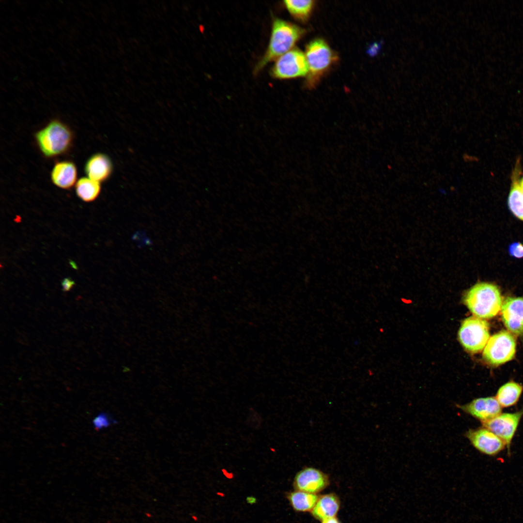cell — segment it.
<instances>
[{
    "instance_id": "cell-2",
    "label": "cell",
    "mask_w": 523,
    "mask_h": 523,
    "mask_svg": "<svg viewBox=\"0 0 523 523\" xmlns=\"http://www.w3.org/2000/svg\"><path fill=\"white\" fill-rule=\"evenodd\" d=\"M34 139L43 156L52 158L69 151L73 145L74 135L66 124L53 119L36 132Z\"/></svg>"
},
{
    "instance_id": "cell-5",
    "label": "cell",
    "mask_w": 523,
    "mask_h": 523,
    "mask_svg": "<svg viewBox=\"0 0 523 523\" xmlns=\"http://www.w3.org/2000/svg\"><path fill=\"white\" fill-rule=\"evenodd\" d=\"M458 337L462 346L471 353L481 351L489 338V327L486 321L477 317H470L461 323Z\"/></svg>"
},
{
    "instance_id": "cell-7",
    "label": "cell",
    "mask_w": 523,
    "mask_h": 523,
    "mask_svg": "<svg viewBox=\"0 0 523 523\" xmlns=\"http://www.w3.org/2000/svg\"><path fill=\"white\" fill-rule=\"evenodd\" d=\"M308 67L305 54L292 49L277 59L271 68V75L279 79H289L307 75Z\"/></svg>"
},
{
    "instance_id": "cell-6",
    "label": "cell",
    "mask_w": 523,
    "mask_h": 523,
    "mask_svg": "<svg viewBox=\"0 0 523 523\" xmlns=\"http://www.w3.org/2000/svg\"><path fill=\"white\" fill-rule=\"evenodd\" d=\"M516 341L509 332L502 330L489 338L483 353L485 361L492 365L505 363L514 356Z\"/></svg>"
},
{
    "instance_id": "cell-14",
    "label": "cell",
    "mask_w": 523,
    "mask_h": 523,
    "mask_svg": "<svg viewBox=\"0 0 523 523\" xmlns=\"http://www.w3.org/2000/svg\"><path fill=\"white\" fill-rule=\"evenodd\" d=\"M77 170L75 164L69 160L56 162L50 173L51 182L63 189L72 188L77 182Z\"/></svg>"
},
{
    "instance_id": "cell-25",
    "label": "cell",
    "mask_w": 523,
    "mask_h": 523,
    "mask_svg": "<svg viewBox=\"0 0 523 523\" xmlns=\"http://www.w3.org/2000/svg\"><path fill=\"white\" fill-rule=\"evenodd\" d=\"M519 186L522 192L523 193V177L519 180Z\"/></svg>"
},
{
    "instance_id": "cell-18",
    "label": "cell",
    "mask_w": 523,
    "mask_h": 523,
    "mask_svg": "<svg viewBox=\"0 0 523 523\" xmlns=\"http://www.w3.org/2000/svg\"><path fill=\"white\" fill-rule=\"evenodd\" d=\"M319 495L295 490L287 494V498L292 508L298 512H311L314 507Z\"/></svg>"
},
{
    "instance_id": "cell-12",
    "label": "cell",
    "mask_w": 523,
    "mask_h": 523,
    "mask_svg": "<svg viewBox=\"0 0 523 523\" xmlns=\"http://www.w3.org/2000/svg\"><path fill=\"white\" fill-rule=\"evenodd\" d=\"M458 407L481 422L493 418L502 412V407L493 397L476 399Z\"/></svg>"
},
{
    "instance_id": "cell-3",
    "label": "cell",
    "mask_w": 523,
    "mask_h": 523,
    "mask_svg": "<svg viewBox=\"0 0 523 523\" xmlns=\"http://www.w3.org/2000/svg\"><path fill=\"white\" fill-rule=\"evenodd\" d=\"M465 305L476 316L489 319L497 314L502 305L498 288L494 284L479 282L470 288L465 293Z\"/></svg>"
},
{
    "instance_id": "cell-17",
    "label": "cell",
    "mask_w": 523,
    "mask_h": 523,
    "mask_svg": "<svg viewBox=\"0 0 523 523\" xmlns=\"http://www.w3.org/2000/svg\"><path fill=\"white\" fill-rule=\"evenodd\" d=\"M523 390V387L522 385L510 381L499 388L495 398L502 407H509L517 403Z\"/></svg>"
},
{
    "instance_id": "cell-8",
    "label": "cell",
    "mask_w": 523,
    "mask_h": 523,
    "mask_svg": "<svg viewBox=\"0 0 523 523\" xmlns=\"http://www.w3.org/2000/svg\"><path fill=\"white\" fill-rule=\"evenodd\" d=\"M523 415V408L515 413H501L492 419L482 422V424L484 427L501 439L509 450L512 440Z\"/></svg>"
},
{
    "instance_id": "cell-22",
    "label": "cell",
    "mask_w": 523,
    "mask_h": 523,
    "mask_svg": "<svg viewBox=\"0 0 523 523\" xmlns=\"http://www.w3.org/2000/svg\"><path fill=\"white\" fill-rule=\"evenodd\" d=\"M509 254L517 258H523V244L520 242L511 244L508 247Z\"/></svg>"
},
{
    "instance_id": "cell-11",
    "label": "cell",
    "mask_w": 523,
    "mask_h": 523,
    "mask_svg": "<svg viewBox=\"0 0 523 523\" xmlns=\"http://www.w3.org/2000/svg\"><path fill=\"white\" fill-rule=\"evenodd\" d=\"M502 318L511 333L523 335V298H508L501 307Z\"/></svg>"
},
{
    "instance_id": "cell-9",
    "label": "cell",
    "mask_w": 523,
    "mask_h": 523,
    "mask_svg": "<svg viewBox=\"0 0 523 523\" xmlns=\"http://www.w3.org/2000/svg\"><path fill=\"white\" fill-rule=\"evenodd\" d=\"M329 476L319 469L305 467L295 475L293 485L295 490L317 494L330 485Z\"/></svg>"
},
{
    "instance_id": "cell-20",
    "label": "cell",
    "mask_w": 523,
    "mask_h": 523,
    "mask_svg": "<svg viewBox=\"0 0 523 523\" xmlns=\"http://www.w3.org/2000/svg\"><path fill=\"white\" fill-rule=\"evenodd\" d=\"M284 4L291 15L300 21H306L310 15L314 6V1L286 0Z\"/></svg>"
},
{
    "instance_id": "cell-1",
    "label": "cell",
    "mask_w": 523,
    "mask_h": 523,
    "mask_svg": "<svg viewBox=\"0 0 523 523\" xmlns=\"http://www.w3.org/2000/svg\"><path fill=\"white\" fill-rule=\"evenodd\" d=\"M304 32L303 30L296 25L279 18L275 19L267 48L256 64L254 74H258L270 62L291 50Z\"/></svg>"
},
{
    "instance_id": "cell-4",
    "label": "cell",
    "mask_w": 523,
    "mask_h": 523,
    "mask_svg": "<svg viewBox=\"0 0 523 523\" xmlns=\"http://www.w3.org/2000/svg\"><path fill=\"white\" fill-rule=\"evenodd\" d=\"M308 67L307 85L313 87L337 59L336 55L323 39L311 41L305 54Z\"/></svg>"
},
{
    "instance_id": "cell-13",
    "label": "cell",
    "mask_w": 523,
    "mask_h": 523,
    "mask_svg": "<svg viewBox=\"0 0 523 523\" xmlns=\"http://www.w3.org/2000/svg\"><path fill=\"white\" fill-rule=\"evenodd\" d=\"M84 172L89 178L99 183L106 181L112 172V164L108 155L96 153L87 160Z\"/></svg>"
},
{
    "instance_id": "cell-21",
    "label": "cell",
    "mask_w": 523,
    "mask_h": 523,
    "mask_svg": "<svg viewBox=\"0 0 523 523\" xmlns=\"http://www.w3.org/2000/svg\"><path fill=\"white\" fill-rule=\"evenodd\" d=\"M117 421L105 412L98 414L93 419L92 424L97 430H102L108 427L113 424H116Z\"/></svg>"
},
{
    "instance_id": "cell-15",
    "label": "cell",
    "mask_w": 523,
    "mask_h": 523,
    "mask_svg": "<svg viewBox=\"0 0 523 523\" xmlns=\"http://www.w3.org/2000/svg\"><path fill=\"white\" fill-rule=\"evenodd\" d=\"M340 507V501L338 496L334 493H330L319 496L310 512L313 518L322 521L336 517Z\"/></svg>"
},
{
    "instance_id": "cell-10",
    "label": "cell",
    "mask_w": 523,
    "mask_h": 523,
    "mask_svg": "<svg viewBox=\"0 0 523 523\" xmlns=\"http://www.w3.org/2000/svg\"><path fill=\"white\" fill-rule=\"evenodd\" d=\"M465 435L477 449L488 455L497 454L506 446L501 439L484 427L470 430Z\"/></svg>"
},
{
    "instance_id": "cell-16",
    "label": "cell",
    "mask_w": 523,
    "mask_h": 523,
    "mask_svg": "<svg viewBox=\"0 0 523 523\" xmlns=\"http://www.w3.org/2000/svg\"><path fill=\"white\" fill-rule=\"evenodd\" d=\"M521 173L520 162L518 160L512 174V183L508 198V205L512 214L523 221V193L519 186Z\"/></svg>"
},
{
    "instance_id": "cell-19",
    "label": "cell",
    "mask_w": 523,
    "mask_h": 523,
    "mask_svg": "<svg viewBox=\"0 0 523 523\" xmlns=\"http://www.w3.org/2000/svg\"><path fill=\"white\" fill-rule=\"evenodd\" d=\"M101 189L100 183L89 177L79 179L75 185L77 197L85 202H92L97 199Z\"/></svg>"
},
{
    "instance_id": "cell-24",
    "label": "cell",
    "mask_w": 523,
    "mask_h": 523,
    "mask_svg": "<svg viewBox=\"0 0 523 523\" xmlns=\"http://www.w3.org/2000/svg\"><path fill=\"white\" fill-rule=\"evenodd\" d=\"M321 523H341L336 517H331L324 519L321 521Z\"/></svg>"
},
{
    "instance_id": "cell-23",
    "label": "cell",
    "mask_w": 523,
    "mask_h": 523,
    "mask_svg": "<svg viewBox=\"0 0 523 523\" xmlns=\"http://www.w3.org/2000/svg\"><path fill=\"white\" fill-rule=\"evenodd\" d=\"M74 282L69 278H65L62 282L63 290L64 291H69L73 286Z\"/></svg>"
}]
</instances>
